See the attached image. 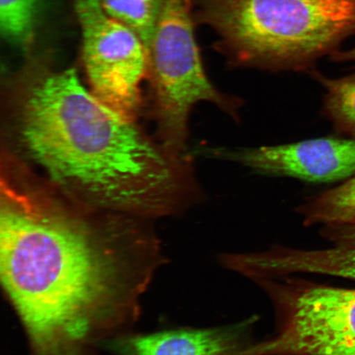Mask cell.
Wrapping results in <instances>:
<instances>
[{
    "instance_id": "6da1fadb",
    "label": "cell",
    "mask_w": 355,
    "mask_h": 355,
    "mask_svg": "<svg viewBox=\"0 0 355 355\" xmlns=\"http://www.w3.org/2000/svg\"><path fill=\"white\" fill-rule=\"evenodd\" d=\"M15 123L28 157L92 207L166 215L205 198L193 158L150 140L82 85L74 69L39 72L17 89Z\"/></svg>"
},
{
    "instance_id": "7a4b0ae2",
    "label": "cell",
    "mask_w": 355,
    "mask_h": 355,
    "mask_svg": "<svg viewBox=\"0 0 355 355\" xmlns=\"http://www.w3.org/2000/svg\"><path fill=\"white\" fill-rule=\"evenodd\" d=\"M121 272L114 252L77 217L2 184L0 273L35 355H83L117 299Z\"/></svg>"
},
{
    "instance_id": "3957f363",
    "label": "cell",
    "mask_w": 355,
    "mask_h": 355,
    "mask_svg": "<svg viewBox=\"0 0 355 355\" xmlns=\"http://www.w3.org/2000/svg\"><path fill=\"white\" fill-rule=\"evenodd\" d=\"M230 65L304 72L355 32V0H185Z\"/></svg>"
},
{
    "instance_id": "277c9868",
    "label": "cell",
    "mask_w": 355,
    "mask_h": 355,
    "mask_svg": "<svg viewBox=\"0 0 355 355\" xmlns=\"http://www.w3.org/2000/svg\"><path fill=\"white\" fill-rule=\"evenodd\" d=\"M146 55L159 139L166 148L185 153L190 114L201 102L241 121L243 100L219 90L207 76L185 0H163Z\"/></svg>"
},
{
    "instance_id": "5b68a950",
    "label": "cell",
    "mask_w": 355,
    "mask_h": 355,
    "mask_svg": "<svg viewBox=\"0 0 355 355\" xmlns=\"http://www.w3.org/2000/svg\"><path fill=\"white\" fill-rule=\"evenodd\" d=\"M256 283L272 301L277 330L239 355H355V288L290 277Z\"/></svg>"
},
{
    "instance_id": "8992f818",
    "label": "cell",
    "mask_w": 355,
    "mask_h": 355,
    "mask_svg": "<svg viewBox=\"0 0 355 355\" xmlns=\"http://www.w3.org/2000/svg\"><path fill=\"white\" fill-rule=\"evenodd\" d=\"M83 55L92 93L110 108L135 119L140 84L148 75V55L132 29L111 17L99 0H76Z\"/></svg>"
},
{
    "instance_id": "52a82bcc",
    "label": "cell",
    "mask_w": 355,
    "mask_h": 355,
    "mask_svg": "<svg viewBox=\"0 0 355 355\" xmlns=\"http://www.w3.org/2000/svg\"><path fill=\"white\" fill-rule=\"evenodd\" d=\"M208 158L237 163L257 174L331 183L355 176V137H320L298 143L257 148L200 146Z\"/></svg>"
},
{
    "instance_id": "ba28073f",
    "label": "cell",
    "mask_w": 355,
    "mask_h": 355,
    "mask_svg": "<svg viewBox=\"0 0 355 355\" xmlns=\"http://www.w3.org/2000/svg\"><path fill=\"white\" fill-rule=\"evenodd\" d=\"M252 320L204 329H178L132 336L117 349L123 355H239L252 343Z\"/></svg>"
},
{
    "instance_id": "9c48e42d",
    "label": "cell",
    "mask_w": 355,
    "mask_h": 355,
    "mask_svg": "<svg viewBox=\"0 0 355 355\" xmlns=\"http://www.w3.org/2000/svg\"><path fill=\"white\" fill-rule=\"evenodd\" d=\"M322 230L330 247L316 250L270 248L263 259L266 273L275 277L320 274L355 281V220L324 225Z\"/></svg>"
},
{
    "instance_id": "30bf717a",
    "label": "cell",
    "mask_w": 355,
    "mask_h": 355,
    "mask_svg": "<svg viewBox=\"0 0 355 355\" xmlns=\"http://www.w3.org/2000/svg\"><path fill=\"white\" fill-rule=\"evenodd\" d=\"M297 211L306 225H334L355 220V176L311 198Z\"/></svg>"
},
{
    "instance_id": "8fae6325",
    "label": "cell",
    "mask_w": 355,
    "mask_h": 355,
    "mask_svg": "<svg viewBox=\"0 0 355 355\" xmlns=\"http://www.w3.org/2000/svg\"><path fill=\"white\" fill-rule=\"evenodd\" d=\"M313 78L325 88L322 114L339 135L355 137V73L330 78L313 71Z\"/></svg>"
},
{
    "instance_id": "7c38bea8",
    "label": "cell",
    "mask_w": 355,
    "mask_h": 355,
    "mask_svg": "<svg viewBox=\"0 0 355 355\" xmlns=\"http://www.w3.org/2000/svg\"><path fill=\"white\" fill-rule=\"evenodd\" d=\"M102 8L115 20L128 26L148 50L157 28L163 0H99Z\"/></svg>"
},
{
    "instance_id": "4fadbf2b",
    "label": "cell",
    "mask_w": 355,
    "mask_h": 355,
    "mask_svg": "<svg viewBox=\"0 0 355 355\" xmlns=\"http://www.w3.org/2000/svg\"><path fill=\"white\" fill-rule=\"evenodd\" d=\"M41 0H0V29L6 42L20 49L33 38Z\"/></svg>"
},
{
    "instance_id": "5bb4252c",
    "label": "cell",
    "mask_w": 355,
    "mask_h": 355,
    "mask_svg": "<svg viewBox=\"0 0 355 355\" xmlns=\"http://www.w3.org/2000/svg\"><path fill=\"white\" fill-rule=\"evenodd\" d=\"M331 60L336 62H355V47L346 51H336L331 55Z\"/></svg>"
},
{
    "instance_id": "9a60e30c",
    "label": "cell",
    "mask_w": 355,
    "mask_h": 355,
    "mask_svg": "<svg viewBox=\"0 0 355 355\" xmlns=\"http://www.w3.org/2000/svg\"><path fill=\"white\" fill-rule=\"evenodd\" d=\"M228 254H227V255H228ZM227 255H226V256H227ZM227 269H228V268H227Z\"/></svg>"
}]
</instances>
